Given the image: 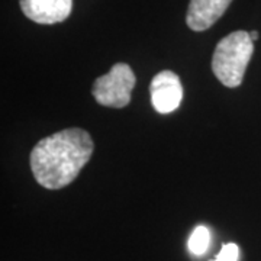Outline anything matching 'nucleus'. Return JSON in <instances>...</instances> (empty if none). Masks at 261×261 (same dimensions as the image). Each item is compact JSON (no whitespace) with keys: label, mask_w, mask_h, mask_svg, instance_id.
Returning a JSON list of instances; mask_svg holds the SVG:
<instances>
[{"label":"nucleus","mask_w":261,"mask_h":261,"mask_svg":"<svg viewBox=\"0 0 261 261\" xmlns=\"http://www.w3.org/2000/svg\"><path fill=\"white\" fill-rule=\"evenodd\" d=\"M94 149L90 134L80 128L60 130L41 140L31 152L32 174L45 189L68 186L89 163Z\"/></svg>","instance_id":"nucleus-1"},{"label":"nucleus","mask_w":261,"mask_h":261,"mask_svg":"<svg viewBox=\"0 0 261 261\" xmlns=\"http://www.w3.org/2000/svg\"><path fill=\"white\" fill-rule=\"evenodd\" d=\"M252 51L254 41L250 32L235 31L222 38L212 57V71L216 79L226 87H238L251 61Z\"/></svg>","instance_id":"nucleus-2"},{"label":"nucleus","mask_w":261,"mask_h":261,"mask_svg":"<svg viewBox=\"0 0 261 261\" xmlns=\"http://www.w3.org/2000/svg\"><path fill=\"white\" fill-rule=\"evenodd\" d=\"M135 82L137 79L129 65L118 63L109 73L94 80L92 94L99 105L121 109L130 102V93L135 87Z\"/></svg>","instance_id":"nucleus-3"},{"label":"nucleus","mask_w":261,"mask_h":261,"mask_svg":"<svg viewBox=\"0 0 261 261\" xmlns=\"http://www.w3.org/2000/svg\"><path fill=\"white\" fill-rule=\"evenodd\" d=\"M151 103L159 113L174 112L183 99V87L178 75L170 70L160 71L149 84Z\"/></svg>","instance_id":"nucleus-4"},{"label":"nucleus","mask_w":261,"mask_h":261,"mask_svg":"<svg viewBox=\"0 0 261 261\" xmlns=\"http://www.w3.org/2000/svg\"><path fill=\"white\" fill-rule=\"evenodd\" d=\"M23 15L41 25H53L70 16L73 0H19Z\"/></svg>","instance_id":"nucleus-5"},{"label":"nucleus","mask_w":261,"mask_h":261,"mask_svg":"<svg viewBox=\"0 0 261 261\" xmlns=\"http://www.w3.org/2000/svg\"><path fill=\"white\" fill-rule=\"evenodd\" d=\"M232 0H190L187 9V27L202 32L209 29L224 15Z\"/></svg>","instance_id":"nucleus-6"},{"label":"nucleus","mask_w":261,"mask_h":261,"mask_svg":"<svg viewBox=\"0 0 261 261\" xmlns=\"http://www.w3.org/2000/svg\"><path fill=\"white\" fill-rule=\"evenodd\" d=\"M209 243H211L209 229L203 225H199V226H196L195 231L192 232L190 238H189V250L195 255H202L207 250Z\"/></svg>","instance_id":"nucleus-7"},{"label":"nucleus","mask_w":261,"mask_h":261,"mask_svg":"<svg viewBox=\"0 0 261 261\" xmlns=\"http://www.w3.org/2000/svg\"><path fill=\"white\" fill-rule=\"evenodd\" d=\"M238 257H240V247L237 244L229 243L225 244L221 248V251L214 261H238Z\"/></svg>","instance_id":"nucleus-8"},{"label":"nucleus","mask_w":261,"mask_h":261,"mask_svg":"<svg viewBox=\"0 0 261 261\" xmlns=\"http://www.w3.org/2000/svg\"><path fill=\"white\" fill-rule=\"evenodd\" d=\"M250 37H251L252 41H257V39H258V32H257V31H251V32H250Z\"/></svg>","instance_id":"nucleus-9"}]
</instances>
